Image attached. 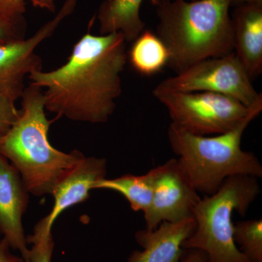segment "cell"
<instances>
[{
	"label": "cell",
	"mask_w": 262,
	"mask_h": 262,
	"mask_svg": "<svg viewBox=\"0 0 262 262\" xmlns=\"http://www.w3.org/2000/svg\"><path fill=\"white\" fill-rule=\"evenodd\" d=\"M126 43L122 33L94 35L89 30L64 64L29 74L30 84L43 89L46 110L73 121L107 122L122 93Z\"/></svg>",
	"instance_id": "obj_1"
},
{
	"label": "cell",
	"mask_w": 262,
	"mask_h": 262,
	"mask_svg": "<svg viewBox=\"0 0 262 262\" xmlns=\"http://www.w3.org/2000/svg\"><path fill=\"white\" fill-rule=\"evenodd\" d=\"M232 0H170L155 5L157 33L176 73L196 62L233 52Z\"/></svg>",
	"instance_id": "obj_2"
},
{
	"label": "cell",
	"mask_w": 262,
	"mask_h": 262,
	"mask_svg": "<svg viewBox=\"0 0 262 262\" xmlns=\"http://www.w3.org/2000/svg\"><path fill=\"white\" fill-rule=\"evenodd\" d=\"M19 116L0 139V154L19 172L29 193L51 194L53 188L84 158L78 150L63 152L48 138V120L42 89L29 84L24 89Z\"/></svg>",
	"instance_id": "obj_3"
},
{
	"label": "cell",
	"mask_w": 262,
	"mask_h": 262,
	"mask_svg": "<svg viewBox=\"0 0 262 262\" xmlns=\"http://www.w3.org/2000/svg\"><path fill=\"white\" fill-rule=\"evenodd\" d=\"M262 111V98L233 130L219 135H194L170 123L168 139L183 173L196 192L211 195L234 176L262 177V165L251 151L241 148L245 130Z\"/></svg>",
	"instance_id": "obj_4"
},
{
	"label": "cell",
	"mask_w": 262,
	"mask_h": 262,
	"mask_svg": "<svg viewBox=\"0 0 262 262\" xmlns=\"http://www.w3.org/2000/svg\"><path fill=\"white\" fill-rule=\"evenodd\" d=\"M260 194L257 178L229 177L216 192L201 198L193 210L196 227L183 244V249L201 250L209 262H250L233 238L232 215L244 216Z\"/></svg>",
	"instance_id": "obj_5"
},
{
	"label": "cell",
	"mask_w": 262,
	"mask_h": 262,
	"mask_svg": "<svg viewBox=\"0 0 262 262\" xmlns=\"http://www.w3.org/2000/svg\"><path fill=\"white\" fill-rule=\"evenodd\" d=\"M154 97L168 110L170 123L194 135L225 134L238 126L252 111L237 100L211 92H180L155 87Z\"/></svg>",
	"instance_id": "obj_6"
},
{
	"label": "cell",
	"mask_w": 262,
	"mask_h": 262,
	"mask_svg": "<svg viewBox=\"0 0 262 262\" xmlns=\"http://www.w3.org/2000/svg\"><path fill=\"white\" fill-rule=\"evenodd\" d=\"M167 91L225 95L250 107L261 97L234 52L196 62L157 85Z\"/></svg>",
	"instance_id": "obj_7"
},
{
	"label": "cell",
	"mask_w": 262,
	"mask_h": 262,
	"mask_svg": "<svg viewBox=\"0 0 262 262\" xmlns=\"http://www.w3.org/2000/svg\"><path fill=\"white\" fill-rule=\"evenodd\" d=\"M77 2L66 0L54 18L32 37L0 44V97L9 98L15 102L21 97L26 88L25 77L34 71L42 70V59L36 53V49L73 13Z\"/></svg>",
	"instance_id": "obj_8"
},
{
	"label": "cell",
	"mask_w": 262,
	"mask_h": 262,
	"mask_svg": "<svg viewBox=\"0 0 262 262\" xmlns=\"http://www.w3.org/2000/svg\"><path fill=\"white\" fill-rule=\"evenodd\" d=\"M151 170L154 192L149 208L144 213L146 229L154 230L164 222H177L193 216V210L201 198L177 159L168 160Z\"/></svg>",
	"instance_id": "obj_9"
},
{
	"label": "cell",
	"mask_w": 262,
	"mask_h": 262,
	"mask_svg": "<svg viewBox=\"0 0 262 262\" xmlns=\"http://www.w3.org/2000/svg\"><path fill=\"white\" fill-rule=\"evenodd\" d=\"M107 163L105 158L85 157L63 176L51 192L54 204L51 211L35 225L29 239H41L52 234L56 219L71 207L89 199L96 183L106 178Z\"/></svg>",
	"instance_id": "obj_10"
},
{
	"label": "cell",
	"mask_w": 262,
	"mask_h": 262,
	"mask_svg": "<svg viewBox=\"0 0 262 262\" xmlns=\"http://www.w3.org/2000/svg\"><path fill=\"white\" fill-rule=\"evenodd\" d=\"M29 194L18 170L0 154V234L26 262L29 248L22 218L28 207Z\"/></svg>",
	"instance_id": "obj_11"
},
{
	"label": "cell",
	"mask_w": 262,
	"mask_h": 262,
	"mask_svg": "<svg viewBox=\"0 0 262 262\" xmlns=\"http://www.w3.org/2000/svg\"><path fill=\"white\" fill-rule=\"evenodd\" d=\"M196 227L194 217L177 222H164L154 230L142 229L135 234L141 251H134L127 262H181L182 246Z\"/></svg>",
	"instance_id": "obj_12"
},
{
	"label": "cell",
	"mask_w": 262,
	"mask_h": 262,
	"mask_svg": "<svg viewBox=\"0 0 262 262\" xmlns=\"http://www.w3.org/2000/svg\"><path fill=\"white\" fill-rule=\"evenodd\" d=\"M232 17L233 52L251 80L262 74V6H236Z\"/></svg>",
	"instance_id": "obj_13"
},
{
	"label": "cell",
	"mask_w": 262,
	"mask_h": 262,
	"mask_svg": "<svg viewBox=\"0 0 262 262\" xmlns=\"http://www.w3.org/2000/svg\"><path fill=\"white\" fill-rule=\"evenodd\" d=\"M144 0H105L100 5L97 19L101 34L122 33L127 42H133L145 29L140 16Z\"/></svg>",
	"instance_id": "obj_14"
},
{
	"label": "cell",
	"mask_w": 262,
	"mask_h": 262,
	"mask_svg": "<svg viewBox=\"0 0 262 262\" xmlns=\"http://www.w3.org/2000/svg\"><path fill=\"white\" fill-rule=\"evenodd\" d=\"M132 42L127 60L139 75H155L168 66V48L156 33L144 29Z\"/></svg>",
	"instance_id": "obj_15"
},
{
	"label": "cell",
	"mask_w": 262,
	"mask_h": 262,
	"mask_svg": "<svg viewBox=\"0 0 262 262\" xmlns=\"http://www.w3.org/2000/svg\"><path fill=\"white\" fill-rule=\"evenodd\" d=\"M94 189L120 193L128 202L133 211L144 213L149 208L154 192L152 170L141 176L125 174L115 179L105 178L96 183Z\"/></svg>",
	"instance_id": "obj_16"
},
{
	"label": "cell",
	"mask_w": 262,
	"mask_h": 262,
	"mask_svg": "<svg viewBox=\"0 0 262 262\" xmlns=\"http://www.w3.org/2000/svg\"><path fill=\"white\" fill-rule=\"evenodd\" d=\"M26 3L0 0V44L25 39L27 22Z\"/></svg>",
	"instance_id": "obj_17"
},
{
	"label": "cell",
	"mask_w": 262,
	"mask_h": 262,
	"mask_svg": "<svg viewBox=\"0 0 262 262\" xmlns=\"http://www.w3.org/2000/svg\"><path fill=\"white\" fill-rule=\"evenodd\" d=\"M233 238L239 251L250 262H262V220L234 223Z\"/></svg>",
	"instance_id": "obj_18"
},
{
	"label": "cell",
	"mask_w": 262,
	"mask_h": 262,
	"mask_svg": "<svg viewBox=\"0 0 262 262\" xmlns=\"http://www.w3.org/2000/svg\"><path fill=\"white\" fill-rule=\"evenodd\" d=\"M27 242L28 245H32V248H29L27 262H51L55 248L53 234L44 238L27 239Z\"/></svg>",
	"instance_id": "obj_19"
},
{
	"label": "cell",
	"mask_w": 262,
	"mask_h": 262,
	"mask_svg": "<svg viewBox=\"0 0 262 262\" xmlns=\"http://www.w3.org/2000/svg\"><path fill=\"white\" fill-rule=\"evenodd\" d=\"M19 113L20 110L16 108L15 101L9 98L0 97V139L16 121Z\"/></svg>",
	"instance_id": "obj_20"
},
{
	"label": "cell",
	"mask_w": 262,
	"mask_h": 262,
	"mask_svg": "<svg viewBox=\"0 0 262 262\" xmlns=\"http://www.w3.org/2000/svg\"><path fill=\"white\" fill-rule=\"evenodd\" d=\"M11 247L6 239L0 241V262H26L21 256H17L11 252Z\"/></svg>",
	"instance_id": "obj_21"
},
{
	"label": "cell",
	"mask_w": 262,
	"mask_h": 262,
	"mask_svg": "<svg viewBox=\"0 0 262 262\" xmlns=\"http://www.w3.org/2000/svg\"><path fill=\"white\" fill-rule=\"evenodd\" d=\"M181 262H209L206 253L198 249H184Z\"/></svg>",
	"instance_id": "obj_22"
},
{
	"label": "cell",
	"mask_w": 262,
	"mask_h": 262,
	"mask_svg": "<svg viewBox=\"0 0 262 262\" xmlns=\"http://www.w3.org/2000/svg\"><path fill=\"white\" fill-rule=\"evenodd\" d=\"M32 2V5L36 8L47 10L48 11L55 12L56 3L55 0H29Z\"/></svg>",
	"instance_id": "obj_23"
},
{
	"label": "cell",
	"mask_w": 262,
	"mask_h": 262,
	"mask_svg": "<svg viewBox=\"0 0 262 262\" xmlns=\"http://www.w3.org/2000/svg\"><path fill=\"white\" fill-rule=\"evenodd\" d=\"M256 5L262 6V0H232V5H234L235 6L241 5Z\"/></svg>",
	"instance_id": "obj_24"
},
{
	"label": "cell",
	"mask_w": 262,
	"mask_h": 262,
	"mask_svg": "<svg viewBox=\"0 0 262 262\" xmlns=\"http://www.w3.org/2000/svg\"><path fill=\"white\" fill-rule=\"evenodd\" d=\"M151 1V4L153 5H156L160 4V3H164V2L166 1H170V0H150ZM190 1H192V0H190Z\"/></svg>",
	"instance_id": "obj_25"
},
{
	"label": "cell",
	"mask_w": 262,
	"mask_h": 262,
	"mask_svg": "<svg viewBox=\"0 0 262 262\" xmlns=\"http://www.w3.org/2000/svg\"><path fill=\"white\" fill-rule=\"evenodd\" d=\"M17 1L22 2V3H26V2L27 1V0H17Z\"/></svg>",
	"instance_id": "obj_26"
}]
</instances>
